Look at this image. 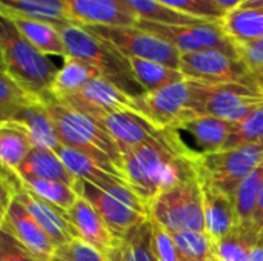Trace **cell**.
I'll use <instances>...</instances> for the list:
<instances>
[{
	"instance_id": "cell-1",
	"label": "cell",
	"mask_w": 263,
	"mask_h": 261,
	"mask_svg": "<svg viewBox=\"0 0 263 261\" xmlns=\"http://www.w3.org/2000/svg\"><path fill=\"white\" fill-rule=\"evenodd\" d=\"M120 152L123 177L146 206L163 191L197 177L193 162L166 143L126 146Z\"/></svg>"
},
{
	"instance_id": "cell-2",
	"label": "cell",
	"mask_w": 263,
	"mask_h": 261,
	"mask_svg": "<svg viewBox=\"0 0 263 261\" xmlns=\"http://www.w3.org/2000/svg\"><path fill=\"white\" fill-rule=\"evenodd\" d=\"M0 49L6 74L28 94L40 98L51 92L59 68L32 46L12 20L0 11Z\"/></svg>"
},
{
	"instance_id": "cell-3",
	"label": "cell",
	"mask_w": 263,
	"mask_h": 261,
	"mask_svg": "<svg viewBox=\"0 0 263 261\" xmlns=\"http://www.w3.org/2000/svg\"><path fill=\"white\" fill-rule=\"evenodd\" d=\"M62 35L66 57L80 58L94 66L103 78L125 91L131 97L145 94V89L136 82L128 58L117 52L111 45L97 38L83 26L72 22L54 25Z\"/></svg>"
},
{
	"instance_id": "cell-4",
	"label": "cell",
	"mask_w": 263,
	"mask_h": 261,
	"mask_svg": "<svg viewBox=\"0 0 263 261\" xmlns=\"http://www.w3.org/2000/svg\"><path fill=\"white\" fill-rule=\"evenodd\" d=\"M191 111L196 117L210 115L234 123L263 103V89L257 83L206 85L191 80Z\"/></svg>"
},
{
	"instance_id": "cell-5",
	"label": "cell",
	"mask_w": 263,
	"mask_h": 261,
	"mask_svg": "<svg viewBox=\"0 0 263 261\" xmlns=\"http://www.w3.org/2000/svg\"><path fill=\"white\" fill-rule=\"evenodd\" d=\"M148 218L170 234L206 232L199 177L159 194L148 205Z\"/></svg>"
},
{
	"instance_id": "cell-6",
	"label": "cell",
	"mask_w": 263,
	"mask_h": 261,
	"mask_svg": "<svg viewBox=\"0 0 263 261\" xmlns=\"http://www.w3.org/2000/svg\"><path fill=\"white\" fill-rule=\"evenodd\" d=\"M197 177L216 186L227 195H233L240 182L263 163V140L211 154L194 157Z\"/></svg>"
},
{
	"instance_id": "cell-7",
	"label": "cell",
	"mask_w": 263,
	"mask_h": 261,
	"mask_svg": "<svg viewBox=\"0 0 263 261\" xmlns=\"http://www.w3.org/2000/svg\"><path fill=\"white\" fill-rule=\"evenodd\" d=\"M97 38L111 45L123 57L157 62L179 69L180 52L165 40L137 26H83Z\"/></svg>"
},
{
	"instance_id": "cell-8",
	"label": "cell",
	"mask_w": 263,
	"mask_h": 261,
	"mask_svg": "<svg viewBox=\"0 0 263 261\" xmlns=\"http://www.w3.org/2000/svg\"><path fill=\"white\" fill-rule=\"evenodd\" d=\"M179 71L185 78L206 85L223 83H256L250 69L240 58L231 57L217 49H200L180 54Z\"/></svg>"
},
{
	"instance_id": "cell-9",
	"label": "cell",
	"mask_w": 263,
	"mask_h": 261,
	"mask_svg": "<svg viewBox=\"0 0 263 261\" xmlns=\"http://www.w3.org/2000/svg\"><path fill=\"white\" fill-rule=\"evenodd\" d=\"M191 80L185 78L159 91L145 92L134 100L142 117L160 129H170L196 117L191 111Z\"/></svg>"
},
{
	"instance_id": "cell-10",
	"label": "cell",
	"mask_w": 263,
	"mask_h": 261,
	"mask_svg": "<svg viewBox=\"0 0 263 261\" xmlns=\"http://www.w3.org/2000/svg\"><path fill=\"white\" fill-rule=\"evenodd\" d=\"M72 189L79 197L85 198L96 209L116 240L123 238L133 228L148 220V215L134 211L128 205L82 178H76Z\"/></svg>"
},
{
	"instance_id": "cell-11",
	"label": "cell",
	"mask_w": 263,
	"mask_h": 261,
	"mask_svg": "<svg viewBox=\"0 0 263 261\" xmlns=\"http://www.w3.org/2000/svg\"><path fill=\"white\" fill-rule=\"evenodd\" d=\"M96 120L116 140L119 148L137 146L143 143H166L174 148L171 135L166 129H160L149 123L145 117L131 111H102Z\"/></svg>"
},
{
	"instance_id": "cell-12",
	"label": "cell",
	"mask_w": 263,
	"mask_h": 261,
	"mask_svg": "<svg viewBox=\"0 0 263 261\" xmlns=\"http://www.w3.org/2000/svg\"><path fill=\"white\" fill-rule=\"evenodd\" d=\"M12 198H17L28 209L32 218L39 223V226L45 231V234L57 248L69 243L74 238H79L76 229L68 222V212L59 209L57 206L48 203L46 200L34 194L23 183V180L14 191Z\"/></svg>"
},
{
	"instance_id": "cell-13",
	"label": "cell",
	"mask_w": 263,
	"mask_h": 261,
	"mask_svg": "<svg viewBox=\"0 0 263 261\" xmlns=\"http://www.w3.org/2000/svg\"><path fill=\"white\" fill-rule=\"evenodd\" d=\"M68 17L80 26H137L139 17L123 0H63Z\"/></svg>"
},
{
	"instance_id": "cell-14",
	"label": "cell",
	"mask_w": 263,
	"mask_h": 261,
	"mask_svg": "<svg viewBox=\"0 0 263 261\" xmlns=\"http://www.w3.org/2000/svg\"><path fill=\"white\" fill-rule=\"evenodd\" d=\"M0 229L20 242L39 261H49L55 254L57 246L17 198L11 200Z\"/></svg>"
},
{
	"instance_id": "cell-15",
	"label": "cell",
	"mask_w": 263,
	"mask_h": 261,
	"mask_svg": "<svg viewBox=\"0 0 263 261\" xmlns=\"http://www.w3.org/2000/svg\"><path fill=\"white\" fill-rule=\"evenodd\" d=\"M234 129H236L234 122H228L210 115H200V117L188 118L179 123L177 126L170 128L168 131L176 134H188L196 143L194 157H197L202 154L225 151L228 148Z\"/></svg>"
},
{
	"instance_id": "cell-16",
	"label": "cell",
	"mask_w": 263,
	"mask_h": 261,
	"mask_svg": "<svg viewBox=\"0 0 263 261\" xmlns=\"http://www.w3.org/2000/svg\"><path fill=\"white\" fill-rule=\"evenodd\" d=\"M202 188V202H203V217H205V229L206 234L214 240H220L225 237L236 225V212L233 198L225 192L219 191L211 183L200 180Z\"/></svg>"
},
{
	"instance_id": "cell-17",
	"label": "cell",
	"mask_w": 263,
	"mask_h": 261,
	"mask_svg": "<svg viewBox=\"0 0 263 261\" xmlns=\"http://www.w3.org/2000/svg\"><path fill=\"white\" fill-rule=\"evenodd\" d=\"M68 222L72 225L80 240L91 245L103 255L117 243L96 209L82 197H77L76 203L68 211Z\"/></svg>"
},
{
	"instance_id": "cell-18",
	"label": "cell",
	"mask_w": 263,
	"mask_h": 261,
	"mask_svg": "<svg viewBox=\"0 0 263 261\" xmlns=\"http://www.w3.org/2000/svg\"><path fill=\"white\" fill-rule=\"evenodd\" d=\"M11 120H15L28 128L31 134L32 148L55 151L60 145L54 122L40 98L22 106Z\"/></svg>"
},
{
	"instance_id": "cell-19",
	"label": "cell",
	"mask_w": 263,
	"mask_h": 261,
	"mask_svg": "<svg viewBox=\"0 0 263 261\" xmlns=\"http://www.w3.org/2000/svg\"><path fill=\"white\" fill-rule=\"evenodd\" d=\"M3 14H6L12 20L17 29L23 34V37L40 52L49 57L51 55L62 57V58L66 57V49L62 35L54 25L42 20L23 17L18 14H11V12H3Z\"/></svg>"
},
{
	"instance_id": "cell-20",
	"label": "cell",
	"mask_w": 263,
	"mask_h": 261,
	"mask_svg": "<svg viewBox=\"0 0 263 261\" xmlns=\"http://www.w3.org/2000/svg\"><path fill=\"white\" fill-rule=\"evenodd\" d=\"M15 174L60 182L71 188L76 182V177L66 169L57 152L52 149H42V148H32L26 155V158L15 169Z\"/></svg>"
},
{
	"instance_id": "cell-21",
	"label": "cell",
	"mask_w": 263,
	"mask_h": 261,
	"mask_svg": "<svg viewBox=\"0 0 263 261\" xmlns=\"http://www.w3.org/2000/svg\"><path fill=\"white\" fill-rule=\"evenodd\" d=\"M108 261H159L153 248L151 220L133 228L106 254Z\"/></svg>"
},
{
	"instance_id": "cell-22",
	"label": "cell",
	"mask_w": 263,
	"mask_h": 261,
	"mask_svg": "<svg viewBox=\"0 0 263 261\" xmlns=\"http://www.w3.org/2000/svg\"><path fill=\"white\" fill-rule=\"evenodd\" d=\"M32 149L28 128L15 120L0 122V163L15 171Z\"/></svg>"
},
{
	"instance_id": "cell-23",
	"label": "cell",
	"mask_w": 263,
	"mask_h": 261,
	"mask_svg": "<svg viewBox=\"0 0 263 261\" xmlns=\"http://www.w3.org/2000/svg\"><path fill=\"white\" fill-rule=\"evenodd\" d=\"M0 11L48 22L51 25L71 22L63 0H0Z\"/></svg>"
},
{
	"instance_id": "cell-24",
	"label": "cell",
	"mask_w": 263,
	"mask_h": 261,
	"mask_svg": "<svg viewBox=\"0 0 263 261\" xmlns=\"http://www.w3.org/2000/svg\"><path fill=\"white\" fill-rule=\"evenodd\" d=\"M260 240V235L253 226L236 225L225 237L214 242L217 260L248 261Z\"/></svg>"
},
{
	"instance_id": "cell-25",
	"label": "cell",
	"mask_w": 263,
	"mask_h": 261,
	"mask_svg": "<svg viewBox=\"0 0 263 261\" xmlns=\"http://www.w3.org/2000/svg\"><path fill=\"white\" fill-rule=\"evenodd\" d=\"M96 77L102 75L89 63L76 57H65L63 65L57 71L55 80L51 88V94L55 97L76 94Z\"/></svg>"
},
{
	"instance_id": "cell-26",
	"label": "cell",
	"mask_w": 263,
	"mask_h": 261,
	"mask_svg": "<svg viewBox=\"0 0 263 261\" xmlns=\"http://www.w3.org/2000/svg\"><path fill=\"white\" fill-rule=\"evenodd\" d=\"M128 63L136 82L145 89V92L159 91L168 85L185 80V75L179 69L170 68L157 62L128 57Z\"/></svg>"
},
{
	"instance_id": "cell-27",
	"label": "cell",
	"mask_w": 263,
	"mask_h": 261,
	"mask_svg": "<svg viewBox=\"0 0 263 261\" xmlns=\"http://www.w3.org/2000/svg\"><path fill=\"white\" fill-rule=\"evenodd\" d=\"M222 26L234 43H245L263 37V8H236L227 12Z\"/></svg>"
},
{
	"instance_id": "cell-28",
	"label": "cell",
	"mask_w": 263,
	"mask_h": 261,
	"mask_svg": "<svg viewBox=\"0 0 263 261\" xmlns=\"http://www.w3.org/2000/svg\"><path fill=\"white\" fill-rule=\"evenodd\" d=\"M196 25H170V23H157L149 20H139L137 28L165 40L173 48H176L180 54L196 52L203 49L194 34Z\"/></svg>"
},
{
	"instance_id": "cell-29",
	"label": "cell",
	"mask_w": 263,
	"mask_h": 261,
	"mask_svg": "<svg viewBox=\"0 0 263 261\" xmlns=\"http://www.w3.org/2000/svg\"><path fill=\"white\" fill-rule=\"evenodd\" d=\"M263 177V163L254 169L248 177H245L240 185L233 192V205L236 212L237 225L240 226H253V215L257 203L259 186Z\"/></svg>"
},
{
	"instance_id": "cell-30",
	"label": "cell",
	"mask_w": 263,
	"mask_h": 261,
	"mask_svg": "<svg viewBox=\"0 0 263 261\" xmlns=\"http://www.w3.org/2000/svg\"><path fill=\"white\" fill-rule=\"evenodd\" d=\"M126 6L139 17V20H149L157 23H170V25H202V23H211L203 22L190 15H185L182 12H177L174 9L166 8L157 0H123Z\"/></svg>"
},
{
	"instance_id": "cell-31",
	"label": "cell",
	"mask_w": 263,
	"mask_h": 261,
	"mask_svg": "<svg viewBox=\"0 0 263 261\" xmlns=\"http://www.w3.org/2000/svg\"><path fill=\"white\" fill-rule=\"evenodd\" d=\"M23 183L39 197L46 200L48 203L57 206L59 209L68 212L72 205L77 200V194L71 186H66L60 182H52V180H43L39 177L32 175H18Z\"/></svg>"
},
{
	"instance_id": "cell-32",
	"label": "cell",
	"mask_w": 263,
	"mask_h": 261,
	"mask_svg": "<svg viewBox=\"0 0 263 261\" xmlns=\"http://www.w3.org/2000/svg\"><path fill=\"white\" fill-rule=\"evenodd\" d=\"M176 246L193 261H219L214 240L206 232H176L171 234Z\"/></svg>"
},
{
	"instance_id": "cell-33",
	"label": "cell",
	"mask_w": 263,
	"mask_h": 261,
	"mask_svg": "<svg viewBox=\"0 0 263 261\" xmlns=\"http://www.w3.org/2000/svg\"><path fill=\"white\" fill-rule=\"evenodd\" d=\"M34 100L37 97L28 94L6 72L0 71V122L11 120L22 106Z\"/></svg>"
},
{
	"instance_id": "cell-34",
	"label": "cell",
	"mask_w": 263,
	"mask_h": 261,
	"mask_svg": "<svg viewBox=\"0 0 263 261\" xmlns=\"http://www.w3.org/2000/svg\"><path fill=\"white\" fill-rule=\"evenodd\" d=\"M170 9L203 22H222L227 11L222 9L214 0H157Z\"/></svg>"
},
{
	"instance_id": "cell-35",
	"label": "cell",
	"mask_w": 263,
	"mask_h": 261,
	"mask_svg": "<svg viewBox=\"0 0 263 261\" xmlns=\"http://www.w3.org/2000/svg\"><path fill=\"white\" fill-rule=\"evenodd\" d=\"M263 140V103L259 105L242 122L236 123V129L231 135L227 149H233L248 143H257Z\"/></svg>"
},
{
	"instance_id": "cell-36",
	"label": "cell",
	"mask_w": 263,
	"mask_h": 261,
	"mask_svg": "<svg viewBox=\"0 0 263 261\" xmlns=\"http://www.w3.org/2000/svg\"><path fill=\"white\" fill-rule=\"evenodd\" d=\"M151 228H153V248L159 261H193L180 252V249L176 246L168 231H165L153 220H151Z\"/></svg>"
},
{
	"instance_id": "cell-37",
	"label": "cell",
	"mask_w": 263,
	"mask_h": 261,
	"mask_svg": "<svg viewBox=\"0 0 263 261\" xmlns=\"http://www.w3.org/2000/svg\"><path fill=\"white\" fill-rule=\"evenodd\" d=\"M55 254L62 255L68 261H108L106 255L80 238H74L69 243L57 248Z\"/></svg>"
},
{
	"instance_id": "cell-38",
	"label": "cell",
	"mask_w": 263,
	"mask_h": 261,
	"mask_svg": "<svg viewBox=\"0 0 263 261\" xmlns=\"http://www.w3.org/2000/svg\"><path fill=\"white\" fill-rule=\"evenodd\" d=\"M237 57L250 69L251 74L263 69V37L251 42L236 43Z\"/></svg>"
},
{
	"instance_id": "cell-39",
	"label": "cell",
	"mask_w": 263,
	"mask_h": 261,
	"mask_svg": "<svg viewBox=\"0 0 263 261\" xmlns=\"http://www.w3.org/2000/svg\"><path fill=\"white\" fill-rule=\"evenodd\" d=\"M0 261H39L20 242L0 229Z\"/></svg>"
},
{
	"instance_id": "cell-40",
	"label": "cell",
	"mask_w": 263,
	"mask_h": 261,
	"mask_svg": "<svg viewBox=\"0 0 263 261\" xmlns=\"http://www.w3.org/2000/svg\"><path fill=\"white\" fill-rule=\"evenodd\" d=\"M253 228L256 229V232L263 240V177L260 180L257 203H256V209H254V215H253Z\"/></svg>"
},
{
	"instance_id": "cell-41",
	"label": "cell",
	"mask_w": 263,
	"mask_h": 261,
	"mask_svg": "<svg viewBox=\"0 0 263 261\" xmlns=\"http://www.w3.org/2000/svg\"><path fill=\"white\" fill-rule=\"evenodd\" d=\"M11 200H12V191L9 188V183L0 177V203L8 208Z\"/></svg>"
},
{
	"instance_id": "cell-42",
	"label": "cell",
	"mask_w": 263,
	"mask_h": 261,
	"mask_svg": "<svg viewBox=\"0 0 263 261\" xmlns=\"http://www.w3.org/2000/svg\"><path fill=\"white\" fill-rule=\"evenodd\" d=\"M214 2H216L222 9H225L227 12L236 9V8L242 3V0H214Z\"/></svg>"
},
{
	"instance_id": "cell-43",
	"label": "cell",
	"mask_w": 263,
	"mask_h": 261,
	"mask_svg": "<svg viewBox=\"0 0 263 261\" xmlns=\"http://www.w3.org/2000/svg\"><path fill=\"white\" fill-rule=\"evenodd\" d=\"M253 77H254L256 83H257V85H259V86L263 89V69L257 71V72H254V74H253Z\"/></svg>"
},
{
	"instance_id": "cell-44",
	"label": "cell",
	"mask_w": 263,
	"mask_h": 261,
	"mask_svg": "<svg viewBox=\"0 0 263 261\" xmlns=\"http://www.w3.org/2000/svg\"><path fill=\"white\" fill-rule=\"evenodd\" d=\"M6 209H8V208H6L5 205H2V203H0V226H2V223L5 222V217H6Z\"/></svg>"
},
{
	"instance_id": "cell-45",
	"label": "cell",
	"mask_w": 263,
	"mask_h": 261,
	"mask_svg": "<svg viewBox=\"0 0 263 261\" xmlns=\"http://www.w3.org/2000/svg\"><path fill=\"white\" fill-rule=\"evenodd\" d=\"M49 261H68V260H66V258H63V257H62V255H59V254H54Z\"/></svg>"
},
{
	"instance_id": "cell-46",
	"label": "cell",
	"mask_w": 263,
	"mask_h": 261,
	"mask_svg": "<svg viewBox=\"0 0 263 261\" xmlns=\"http://www.w3.org/2000/svg\"><path fill=\"white\" fill-rule=\"evenodd\" d=\"M0 71L2 72H6L5 71V63H3V57H2V49H0Z\"/></svg>"
}]
</instances>
